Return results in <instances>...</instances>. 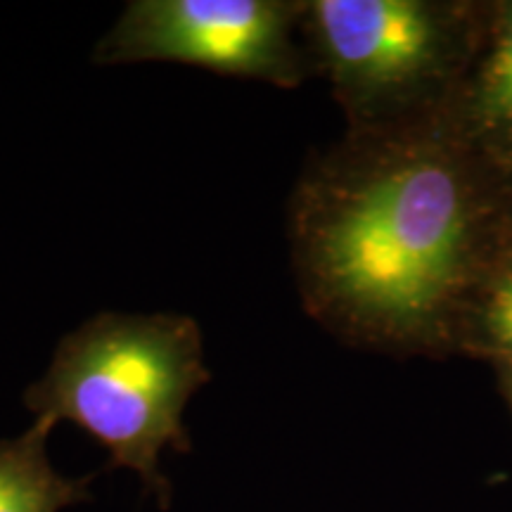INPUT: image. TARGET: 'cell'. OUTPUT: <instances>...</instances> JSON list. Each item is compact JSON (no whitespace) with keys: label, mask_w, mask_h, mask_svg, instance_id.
Wrapping results in <instances>:
<instances>
[{"label":"cell","mask_w":512,"mask_h":512,"mask_svg":"<svg viewBox=\"0 0 512 512\" xmlns=\"http://www.w3.org/2000/svg\"><path fill=\"white\" fill-rule=\"evenodd\" d=\"M55 427L50 418H36L29 430L0 441V512H62L91 498L93 477H64L50 463Z\"/></svg>","instance_id":"8992f818"},{"label":"cell","mask_w":512,"mask_h":512,"mask_svg":"<svg viewBox=\"0 0 512 512\" xmlns=\"http://www.w3.org/2000/svg\"><path fill=\"white\" fill-rule=\"evenodd\" d=\"M505 261H512V226L508 230V242H505Z\"/></svg>","instance_id":"ba28073f"},{"label":"cell","mask_w":512,"mask_h":512,"mask_svg":"<svg viewBox=\"0 0 512 512\" xmlns=\"http://www.w3.org/2000/svg\"><path fill=\"white\" fill-rule=\"evenodd\" d=\"M446 110L465 143L512 181V0L491 5L477 60Z\"/></svg>","instance_id":"5b68a950"},{"label":"cell","mask_w":512,"mask_h":512,"mask_svg":"<svg viewBox=\"0 0 512 512\" xmlns=\"http://www.w3.org/2000/svg\"><path fill=\"white\" fill-rule=\"evenodd\" d=\"M505 377H508V380H505V387H508V396L512 401V370H505Z\"/></svg>","instance_id":"9c48e42d"},{"label":"cell","mask_w":512,"mask_h":512,"mask_svg":"<svg viewBox=\"0 0 512 512\" xmlns=\"http://www.w3.org/2000/svg\"><path fill=\"white\" fill-rule=\"evenodd\" d=\"M446 107L349 128L294 185L287 233L299 299L351 347L467 349L479 294L505 261L510 183Z\"/></svg>","instance_id":"6da1fadb"},{"label":"cell","mask_w":512,"mask_h":512,"mask_svg":"<svg viewBox=\"0 0 512 512\" xmlns=\"http://www.w3.org/2000/svg\"><path fill=\"white\" fill-rule=\"evenodd\" d=\"M472 344L512 370V261H503L479 294L467 335V347Z\"/></svg>","instance_id":"52a82bcc"},{"label":"cell","mask_w":512,"mask_h":512,"mask_svg":"<svg viewBox=\"0 0 512 512\" xmlns=\"http://www.w3.org/2000/svg\"><path fill=\"white\" fill-rule=\"evenodd\" d=\"M508 197H510V226H512V183L508 185Z\"/></svg>","instance_id":"30bf717a"},{"label":"cell","mask_w":512,"mask_h":512,"mask_svg":"<svg viewBox=\"0 0 512 512\" xmlns=\"http://www.w3.org/2000/svg\"><path fill=\"white\" fill-rule=\"evenodd\" d=\"M491 8L439 0H309L302 36L349 128L451 105L486 36Z\"/></svg>","instance_id":"3957f363"},{"label":"cell","mask_w":512,"mask_h":512,"mask_svg":"<svg viewBox=\"0 0 512 512\" xmlns=\"http://www.w3.org/2000/svg\"><path fill=\"white\" fill-rule=\"evenodd\" d=\"M209 380L195 318L102 311L60 339L24 403L36 418L79 425L107 448L110 467L136 472L147 494L169 508L159 456L164 448L190 451L183 415Z\"/></svg>","instance_id":"7a4b0ae2"},{"label":"cell","mask_w":512,"mask_h":512,"mask_svg":"<svg viewBox=\"0 0 512 512\" xmlns=\"http://www.w3.org/2000/svg\"><path fill=\"white\" fill-rule=\"evenodd\" d=\"M299 0H131L95 46L93 62H181L221 76L297 88L313 62Z\"/></svg>","instance_id":"277c9868"}]
</instances>
